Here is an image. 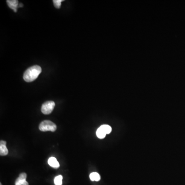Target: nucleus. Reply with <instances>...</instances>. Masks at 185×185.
<instances>
[{
  "instance_id": "nucleus-6",
  "label": "nucleus",
  "mask_w": 185,
  "mask_h": 185,
  "mask_svg": "<svg viewBox=\"0 0 185 185\" xmlns=\"http://www.w3.org/2000/svg\"><path fill=\"white\" fill-rule=\"evenodd\" d=\"M7 3L10 9H13L15 12H17V9L19 7L18 1L17 0H7Z\"/></svg>"
},
{
  "instance_id": "nucleus-4",
  "label": "nucleus",
  "mask_w": 185,
  "mask_h": 185,
  "mask_svg": "<svg viewBox=\"0 0 185 185\" xmlns=\"http://www.w3.org/2000/svg\"><path fill=\"white\" fill-rule=\"evenodd\" d=\"M27 174L25 173L20 174L15 182V185H29L28 182L26 180Z\"/></svg>"
},
{
  "instance_id": "nucleus-8",
  "label": "nucleus",
  "mask_w": 185,
  "mask_h": 185,
  "mask_svg": "<svg viewBox=\"0 0 185 185\" xmlns=\"http://www.w3.org/2000/svg\"><path fill=\"white\" fill-rule=\"evenodd\" d=\"M89 178L92 181L98 182L100 180V176L97 172H92L89 175Z\"/></svg>"
},
{
  "instance_id": "nucleus-13",
  "label": "nucleus",
  "mask_w": 185,
  "mask_h": 185,
  "mask_svg": "<svg viewBox=\"0 0 185 185\" xmlns=\"http://www.w3.org/2000/svg\"><path fill=\"white\" fill-rule=\"evenodd\" d=\"M19 7H23V4H19Z\"/></svg>"
},
{
  "instance_id": "nucleus-9",
  "label": "nucleus",
  "mask_w": 185,
  "mask_h": 185,
  "mask_svg": "<svg viewBox=\"0 0 185 185\" xmlns=\"http://www.w3.org/2000/svg\"><path fill=\"white\" fill-rule=\"evenodd\" d=\"M96 135L99 138L103 139L106 137V133L100 127H99L96 131Z\"/></svg>"
},
{
  "instance_id": "nucleus-5",
  "label": "nucleus",
  "mask_w": 185,
  "mask_h": 185,
  "mask_svg": "<svg viewBox=\"0 0 185 185\" xmlns=\"http://www.w3.org/2000/svg\"><path fill=\"white\" fill-rule=\"evenodd\" d=\"M9 153V151L6 147V141H0V155L6 156Z\"/></svg>"
},
{
  "instance_id": "nucleus-2",
  "label": "nucleus",
  "mask_w": 185,
  "mask_h": 185,
  "mask_svg": "<svg viewBox=\"0 0 185 185\" xmlns=\"http://www.w3.org/2000/svg\"><path fill=\"white\" fill-rule=\"evenodd\" d=\"M39 129L42 132H55L57 130V126L56 124L51 121L44 120L41 122Z\"/></svg>"
},
{
  "instance_id": "nucleus-14",
  "label": "nucleus",
  "mask_w": 185,
  "mask_h": 185,
  "mask_svg": "<svg viewBox=\"0 0 185 185\" xmlns=\"http://www.w3.org/2000/svg\"><path fill=\"white\" fill-rule=\"evenodd\" d=\"M0 185H2V183H0Z\"/></svg>"
},
{
  "instance_id": "nucleus-10",
  "label": "nucleus",
  "mask_w": 185,
  "mask_h": 185,
  "mask_svg": "<svg viewBox=\"0 0 185 185\" xmlns=\"http://www.w3.org/2000/svg\"><path fill=\"white\" fill-rule=\"evenodd\" d=\"M62 180L63 177L61 175H58L54 179V183L55 185H62Z\"/></svg>"
},
{
  "instance_id": "nucleus-11",
  "label": "nucleus",
  "mask_w": 185,
  "mask_h": 185,
  "mask_svg": "<svg viewBox=\"0 0 185 185\" xmlns=\"http://www.w3.org/2000/svg\"><path fill=\"white\" fill-rule=\"evenodd\" d=\"M100 127L106 133V134H110L112 131V127L109 125H103Z\"/></svg>"
},
{
  "instance_id": "nucleus-1",
  "label": "nucleus",
  "mask_w": 185,
  "mask_h": 185,
  "mask_svg": "<svg viewBox=\"0 0 185 185\" xmlns=\"http://www.w3.org/2000/svg\"><path fill=\"white\" fill-rule=\"evenodd\" d=\"M41 71V68L39 65L31 66L26 70L23 75V79L27 82H32L38 78Z\"/></svg>"
},
{
  "instance_id": "nucleus-7",
  "label": "nucleus",
  "mask_w": 185,
  "mask_h": 185,
  "mask_svg": "<svg viewBox=\"0 0 185 185\" xmlns=\"http://www.w3.org/2000/svg\"><path fill=\"white\" fill-rule=\"evenodd\" d=\"M48 164L53 168L58 169L60 167V164L55 157H51L48 159Z\"/></svg>"
},
{
  "instance_id": "nucleus-12",
  "label": "nucleus",
  "mask_w": 185,
  "mask_h": 185,
  "mask_svg": "<svg viewBox=\"0 0 185 185\" xmlns=\"http://www.w3.org/2000/svg\"><path fill=\"white\" fill-rule=\"evenodd\" d=\"M63 0H54L53 3L56 9H60L61 7V2H63Z\"/></svg>"
},
{
  "instance_id": "nucleus-3",
  "label": "nucleus",
  "mask_w": 185,
  "mask_h": 185,
  "mask_svg": "<svg viewBox=\"0 0 185 185\" xmlns=\"http://www.w3.org/2000/svg\"><path fill=\"white\" fill-rule=\"evenodd\" d=\"M55 103L53 101H47L44 103L41 107V112L45 115H48L53 112Z\"/></svg>"
}]
</instances>
